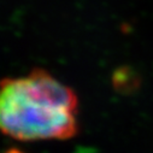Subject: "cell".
Masks as SVG:
<instances>
[{"mask_svg":"<svg viewBox=\"0 0 153 153\" xmlns=\"http://www.w3.org/2000/svg\"><path fill=\"white\" fill-rule=\"evenodd\" d=\"M77 110L75 92L45 70L0 81V133L12 139H70L77 133Z\"/></svg>","mask_w":153,"mask_h":153,"instance_id":"obj_1","label":"cell"},{"mask_svg":"<svg viewBox=\"0 0 153 153\" xmlns=\"http://www.w3.org/2000/svg\"><path fill=\"white\" fill-rule=\"evenodd\" d=\"M7 153H22V152H19V151H10Z\"/></svg>","mask_w":153,"mask_h":153,"instance_id":"obj_2","label":"cell"}]
</instances>
